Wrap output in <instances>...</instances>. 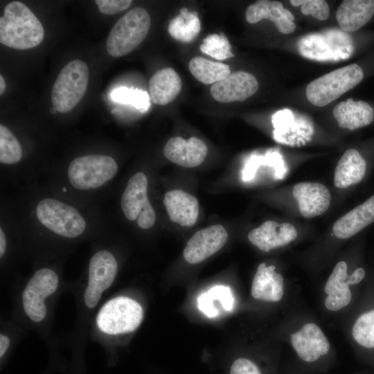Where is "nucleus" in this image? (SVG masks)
<instances>
[{"instance_id": "obj_1", "label": "nucleus", "mask_w": 374, "mask_h": 374, "mask_svg": "<svg viewBox=\"0 0 374 374\" xmlns=\"http://www.w3.org/2000/svg\"><path fill=\"white\" fill-rule=\"evenodd\" d=\"M44 36V27L24 3L12 1L0 18V42L15 49L26 50L38 46Z\"/></svg>"}, {"instance_id": "obj_12", "label": "nucleus", "mask_w": 374, "mask_h": 374, "mask_svg": "<svg viewBox=\"0 0 374 374\" xmlns=\"http://www.w3.org/2000/svg\"><path fill=\"white\" fill-rule=\"evenodd\" d=\"M228 233L221 224H215L197 231L184 249V258L190 264L206 260L226 244Z\"/></svg>"}, {"instance_id": "obj_25", "label": "nucleus", "mask_w": 374, "mask_h": 374, "mask_svg": "<svg viewBox=\"0 0 374 374\" xmlns=\"http://www.w3.org/2000/svg\"><path fill=\"white\" fill-rule=\"evenodd\" d=\"M181 89V80L178 73L167 67L156 71L149 80V92L152 103L166 105L172 102Z\"/></svg>"}, {"instance_id": "obj_5", "label": "nucleus", "mask_w": 374, "mask_h": 374, "mask_svg": "<svg viewBox=\"0 0 374 374\" xmlns=\"http://www.w3.org/2000/svg\"><path fill=\"white\" fill-rule=\"evenodd\" d=\"M89 78L88 66L81 60H73L64 66L52 87L54 109L60 113L72 110L84 96Z\"/></svg>"}, {"instance_id": "obj_35", "label": "nucleus", "mask_w": 374, "mask_h": 374, "mask_svg": "<svg viewBox=\"0 0 374 374\" xmlns=\"http://www.w3.org/2000/svg\"><path fill=\"white\" fill-rule=\"evenodd\" d=\"M347 264L345 261H340L336 264L330 274L324 287V291L329 294L337 284L347 279Z\"/></svg>"}, {"instance_id": "obj_3", "label": "nucleus", "mask_w": 374, "mask_h": 374, "mask_svg": "<svg viewBox=\"0 0 374 374\" xmlns=\"http://www.w3.org/2000/svg\"><path fill=\"white\" fill-rule=\"evenodd\" d=\"M150 15L143 8H134L120 18L108 35L106 48L115 57L131 53L146 37L150 28Z\"/></svg>"}, {"instance_id": "obj_27", "label": "nucleus", "mask_w": 374, "mask_h": 374, "mask_svg": "<svg viewBox=\"0 0 374 374\" xmlns=\"http://www.w3.org/2000/svg\"><path fill=\"white\" fill-rule=\"evenodd\" d=\"M219 305H221L223 310L231 311L233 310L234 297L229 287L222 285H215L200 294L197 299V308L210 318L217 317L219 314Z\"/></svg>"}, {"instance_id": "obj_41", "label": "nucleus", "mask_w": 374, "mask_h": 374, "mask_svg": "<svg viewBox=\"0 0 374 374\" xmlns=\"http://www.w3.org/2000/svg\"><path fill=\"white\" fill-rule=\"evenodd\" d=\"M6 89V82L2 75H0V94H3Z\"/></svg>"}, {"instance_id": "obj_14", "label": "nucleus", "mask_w": 374, "mask_h": 374, "mask_svg": "<svg viewBox=\"0 0 374 374\" xmlns=\"http://www.w3.org/2000/svg\"><path fill=\"white\" fill-rule=\"evenodd\" d=\"M298 235L295 226L287 222L278 223L267 220L252 229L247 235L249 242L265 252L285 246Z\"/></svg>"}, {"instance_id": "obj_15", "label": "nucleus", "mask_w": 374, "mask_h": 374, "mask_svg": "<svg viewBox=\"0 0 374 374\" xmlns=\"http://www.w3.org/2000/svg\"><path fill=\"white\" fill-rule=\"evenodd\" d=\"M292 195L296 199L300 213L312 218L324 213L331 202V194L323 184L317 182H300L295 184Z\"/></svg>"}, {"instance_id": "obj_8", "label": "nucleus", "mask_w": 374, "mask_h": 374, "mask_svg": "<svg viewBox=\"0 0 374 374\" xmlns=\"http://www.w3.org/2000/svg\"><path fill=\"white\" fill-rule=\"evenodd\" d=\"M143 317L142 307L134 300L118 296L106 303L99 311L96 323L109 335L130 332L136 330Z\"/></svg>"}, {"instance_id": "obj_4", "label": "nucleus", "mask_w": 374, "mask_h": 374, "mask_svg": "<svg viewBox=\"0 0 374 374\" xmlns=\"http://www.w3.org/2000/svg\"><path fill=\"white\" fill-rule=\"evenodd\" d=\"M363 78V71L358 64L346 65L310 82L305 95L313 105L323 107L354 88Z\"/></svg>"}, {"instance_id": "obj_23", "label": "nucleus", "mask_w": 374, "mask_h": 374, "mask_svg": "<svg viewBox=\"0 0 374 374\" xmlns=\"http://www.w3.org/2000/svg\"><path fill=\"white\" fill-rule=\"evenodd\" d=\"M374 15V0H345L339 5L336 19L341 30L348 33L359 30Z\"/></svg>"}, {"instance_id": "obj_40", "label": "nucleus", "mask_w": 374, "mask_h": 374, "mask_svg": "<svg viewBox=\"0 0 374 374\" xmlns=\"http://www.w3.org/2000/svg\"><path fill=\"white\" fill-rule=\"evenodd\" d=\"M6 249V238L5 233L2 229L0 228V256L2 257Z\"/></svg>"}, {"instance_id": "obj_37", "label": "nucleus", "mask_w": 374, "mask_h": 374, "mask_svg": "<svg viewBox=\"0 0 374 374\" xmlns=\"http://www.w3.org/2000/svg\"><path fill=\"white\" fill-rule=\"evenodd\" d=\"M230 374H261L258 366L246 358L235 359L230 370Z\"/></svg>"}, {"instance_id": "obj_30", "label": "nucleus", "mask_w": 374, "mask_h": 374, "mask_svg": "<svg viewBox=\"0 0 374 374\" xmlns=\"http://www.w3.org/2000/svg\"><path fill=\"white\" fill-rule=\"evenodd\" d=\"M22 157L21 147L12 132L0 125V161L3 164H15Z\"/></svg>"}, {"instance_id": "obj_11", "label": "nucleus", "mask_w": 374, "mask_h": 374, "mask_svg": "<svg viewBox=\"0 0 374 374\" xmlns=\"http://www.w3.org/2000/svg\"><path fill=\"white\" fill-rule=\"evenodd\" d=\"M118 270V263L113 254L100 250L91 257L89 267V283L84 298L86 305L93 308L103 291L112 284Z\"/></svg>"}, {"instance_id": "obj_13", "label": "nucleus", "mask_w": 374, "mask_h": 374, "mask_svg": "<svg viewBox=\"0 0 374 374\" xmlns=\"http://www.w3.org/2000/svg\"><path fill=\"white\" fill-rule=\"evenodd\" d=\"M258 82L251 73L238 71L230 73L210 88L212 97L220 103L244 101L258 89Z\"/></svg>"}, {"instance_id": "obj_20", "label": "nucleus", "mask_w": 374, "mask_h": 374, "mask_svg": "<svg viewBox=\"0 0 374 374\" xmlns=\"http://www.w3.org/2000/svg\"><path fill=\"white\" fill-rule=\"evenodd\" d=\"M374 222V195L339 217L332 233L339 239L351 238Z\"/></svg>"}, {"instance_id": "obj_9", "label": "nucleus", "mask_w": 374, "mask_h": 374, "mask_svg": "<svg viewBox=\"0 0 374 374\" xmlns=\"http://www.w3.org/2000/svg\"><path fill=\"white\" fill-rule=\"evenodd\" d=\"M121 208L127 220H136L143 229L154 224L156 213L148 197V178L143 172H138L128 180L121 199Z\"/></svg>"}, {"instance_id": "obj_28", "label": "nucleus", "mask_w": 374, "mask_h": 374, "mask_svg": "<svg viewBox=\"0 0 374 374\" xmlns=\"http://www.w3.org/2000/svg\"><path fill=\"white\" fill-rule=\"evenodd\" d=\"M188 68L195 78L205 84H213L231 73L229 65L202 57H193L189 62Z\"/></svg>"}, {"instance_id": "obj_2", "label": "nucleus", "mask_w": 374, "mask_h": 374, "mask_svg": "<svg viewBox=\"0 0 374 374\" xmlns=\"http://www.w3.org/2000/svg\"><path fill=\"white\" fill-rule=\"evenodd\" d=\"M303 57L319 62H339L349 58L355 51L350 35L341 29L332 28L301 37L297 42Z\"/></svg>"}, {"instance_id": "obj_39", "label": "nucleus", "mask_w": 374, "mask_h": 374, "mask_svg": "<svg viewBox=\"0 0 374 374\" xmlns=\"http://www.w3.org/2000/svg\"><path fill=\"white\" fill-rule=\"evenodd\" d=\"M10 340L8 337L1 334L0 335V357H1L7 350Z\"/></svg>"}, {"instance_id": "obj_29", "label": "nucleus", "mask_w": 374, "mask_h": 374, "mask_svg": "<svg viewBox=\"0 0 374 374\" xmlns=\"http://www.w3.org/2000/svg\"><path fill=\"white\" fill-rule=\"evenodd\" d=\"M201 29L199 19L196 12L184 8L168 26L169 34L175 39L190 42L198 35Z\"/></svg>"}, {"instance_id": "obj_18", "label": "nucleus", "mask_w": 374, "mask_h": 374, "mask_svg": "<svg viewBox=\"0 0 374 374\" xmlns=\"http://www.w3.org/2000/svg\"><path fill=\"white\" fill-rule=\"evenodd\" d=\"M245 19L249 24H255L262 19L274 22L278 31L290 34L296 28L294 16L278 1L260 0L249 5L245 12Z\"/></svg>"}, {"instance_id": "obj_32", "label": "nucleus", "mask_w": 374, "mask_h": 374, "mask_svg": "<svg viewBox=\"0 0 374 374\" xmlns=\"http://www.w3.org/2000/svg\"><path fill=\"white\" fill-rule=\"evenodd\" d=\"M112 99L118 103L130 104L141 112L150 107V98L145 91L137 88L118 87L112 93Z\"/></svg>"}, {"instance_id": "obj_7", "label": "nucleus", "mask_w": 374, "mask_h": 374, "mask_svg": "<svg viewBox=\"0 0 374 374\" xmlns=\"http://www.w3.org/2000/svg\"><path fill=\"white\" fill-rule=\"evenodd\" d=\"M35 215L44 227L65 238L81 235L87 226L84 218L75 207L54 198L41 199L36 206Z\"/></svg>"}, {"instance_id": "obj_22", "label": "nucleus", "mask_w": 374, "mask_h": 374, "mask_svg": "<svg viewBox=\"0 0 374 374\" xmlns=\"http://www.w3.org/2000/svg\"><path fill=\"white\" fill-rule=\"evenodd\" d=\"M332 114L339 127L354 130L370 125L374 111L366 102L348 98L335 106Z\"/></svg>"}, {"instance_id": "obj_36", "label": "nucleus", "mask_w": 374, "mask_h": 374, "mask_svg": "<svg viewBox=\"0 0 374 374\" xmlns=\"http://www.w3.org/2000/svg\"><path fill=\"white\" fill-rule=\"evenodd\" d=\"M99 11L105 15H114L128 8L132 1L131 0H96Z\"/></svg>"}, {"instance_id": "obj_16", "label": "nucleus", "mask_w": 374, "mask_h": 374, "mask_svg": "<svg viewBox=\"0 0 374 374\" xmlns=\"http://www.w3.org/2000/svg\"><path fill=\"white\" fill-rule=\"evenodd\" d=\"M208 152L206 143L192 136L184 139L174 136L168 139L163 148V154L172 163L185 168H195L204 161Z\"/></svg>"}, {"instance_id": "obj_10", "label": "nucleus", "mask_w": 374, "mask_h": 374, "mask_svg": "<svg viewBox=\"0 0 374 374\" xmlns=\"http://www.w3.org/2000/svg\"><path fill=\"white\" fill-rule=\"evenodd\" d=\"M58 276L48 268L37 270L28 283L22 295L26 314L35 322H39L46 314L44 299L57 290Z\"/></svg>"}, {"instance_id": "obj_33", "label": "nucleus", "mask_w": 374, "mask_h": 374, "mask_svg": "<svg viewBox=\"0 0 374 374\" xmlns=\"http://www.w3.org/2000/svg\"><path fill=\"white\" fill-rule=\"evenodd\" d=\"M199 48L204 53L217 60H222L234 55L227 37L222 33L208 35L203 39Z\"/></svg>"}, {"instance_id": "obj_38", "label": "nucleus", "mask_w": 374, "mask_h": 374, "mask_svg": "<svg viewBox=\"0 0 374 374\" xmlns=\"http://www.w3.org/2000/svg\"><path fill=\"white\" fill-rule=\"evenodd\" d=\"M365 276V270L362 267L356 269L346 280L348 285H354L359 283Z\"/></svg>"}, {"instance_id": "obj_31", "label": "nucleus", "mask_w": 374, "mask_h": 374, "mask_svg": "<svg viewBox=\"0 0 374 374\" xmlns=\"http://www.w3.org/2000/svg\"><path fill=\"white\" fill-rule=\"evenodd\" d=\"M354 339L362 346L374 348V310L360 315L352 330Z\"/></svg>"}, {"instance_id": "obj_21", "label": "nucleus", "mask_w": 374, "mask_h": 374, "mask_svg": "<svg viewBox=\"0 0 374 374\" xmlns=\"http://www.w3.org/2000/svg\"><path fill=\"white\" fill-rule=\"evenodd\" d=\"M283 292L282 275L275 271L274 265L260 264L253 278L251 296L257 300L278 302L283 298Z\"/></svg>"}, {"instance_id": "obj_34", "label": "nucleus", "mask_w": 374, "mask_h": 374, "mask_svg": "<svg viewBox=\"0 0 374 374\" xmlns=\"http://www.w3.org/2000/svg\"><path fill=\"white\" fill-rule=\"evenodd\" d=\"M294 6H301V10L305 15H312L319 20H326L330 15V8L324 0H291Z\"/></svg>"}, {"instance_id": "obj_6", "label": "nucleus", "mask_w": 374, "mask_h": 374, "mask_svg": "<svg viewBox=\"0 0 374 374\" xmlns=\"http://www.w3.org/2000/svg\"><path fill=\"white\" fill-rule=\"evenodd\" d=\"M118 164L105 154H87L73 159L69 163L67 177L71 185L78 190L99 188L116 175Z\"/></svg>"}, {"instance_id": "obj_24", "label": "nucleus", "mask_w": 374, "mask_h": 374, "mask_svg": "<svg viewBox=\"0 0 374 374\" xmlns=\"http://www.w3.org/2000/svg\"><path fill=\"white\" fill-rule=\"evenodd\" d=\"M366 172V162L355 149L344 152L339 159L334 174L335 187L344 189L359 183Z\"/></svg>"}, {"instance_id": "obj_19", "label": "nucleus", "mask_w": 374, "mask_h": 374, "mask_svg": "<svg viewBox=\"0 0 374 374\" xmlns=\"http://www.w3.org/2000/svg\"><path fill=\"white\" fill-rule=\"evenodd\" d=\"M163 204L172 222L187 227L196 223L199 202L195 196L182 190H172L165 194Z\"/></svg>"}, {"instance_id": "obj_26", "label": "nucleus", "mask_w": 374, "mask_h": 374, "mask_svg": "<svg viewBox=\"0 0 374 374\" xmlns=\"http://www.w3.org/2000/svg\"><path fill=\"white\" fill-rule=\"evenodd\" d=\"M274 136L279 143L299 145L310 140L312 134L310 126L292 121L285 115L276 114L273 117Z\"/></svg>"}, {"instance_id": "obj_17", "label": "nucleus", "mask_w": 374, "mask_h": 374, "mask_svg": "<svg viewBox=\"0 0 374 374\" xmlns=\"http://www.w3.org/2000/svg\"><path fill=\"white\" fill-rule=\"evenodd\" d=\"M291 342L299 357L305 362H314L330 350V343L314 323H305L300 330L291 334Z\"/></svg>"}]
</instances>
